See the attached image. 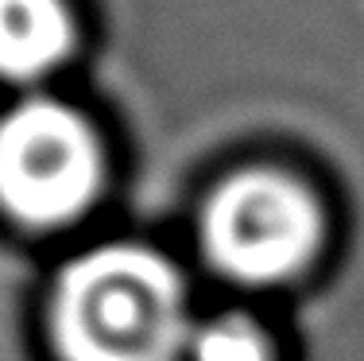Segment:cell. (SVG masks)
I'll list each match as a JSON object with an SVG mask.
<instances>
[{"label":"cell","instance_id":"obj_4","mask_svg":"<svg viewBox=\"0 0 364 361\" xmlns=\"http://www.w3.org/2000/svg\"><path fill=\"white\" fill-rule=\"evenodd\" d=\"M74 43L63 0H0V78H47Z\"/></svg>","mask_w":364,"mask_h":361},{"label":"cell","instance_id":"obj_5","mask_svg":"<svg viewBox=\"0 0 364 361\" xmlns=\"http://www.w3.org/2000/svg\"><path fill=\"white\" fill-rule=\"evenodd\" d=\"M190 361H275L272 342L252 319L225 315L190 334Z\"/></svg>","mask_w":364,"mask_h":361},{"label":"cell","instance_id":"obj_1","mask_svg":"<svg viewBox=\"0 0 364 361\" xmlns=\"http://www.w3.org/2000/svg\"><path fill=\"white\" fill-rule=\"evenodd\" d=\"M63 361H178L190 346L186 291L175 264L147 245H101L55 291Z\"/></svg>","mask_w":364,"mask_h":361},{"label":"cell","instance_id":"obj_2","mask_svg":"<svg viewBox=\"0 0 364 361\" xmlns=\"http://www.w3.org/2000/svg\"><path fill=\"white\" fill-rule=\"evenodd\" d=\"M322 245V206L291 175L240 171L202 214V248L229 280L272 288L299 276Z\"/></svg>","mask_w":364,"mask_h":361},{"label":"cell","instance_id":"obj_3","mask_svg":"<svg viewBox=\"0 0 364 361\" xmlns=\"http://www.w3.org/2000/svg\"><path fill=\"white\" fill-rule=\"evenodd\" d=\"M101 191V148L82 113L36 98L0 120V206L31 229L82 218Z\"/></svg>","mask_w":364,"mask_h":361}]
</instances>
